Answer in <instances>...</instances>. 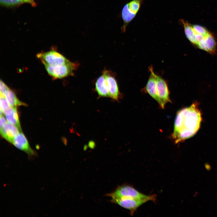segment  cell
Segmentation results:
<instances>
[{
    "label": "cell",
    "instance_id": "cell-1",
    "mask_svg": "<svg viewBox=\"0 0 217 217\" xmlns=\"http://www.w3.org/2000/svg\"><path fill=\"white\" fill-rule=\"evenodd\" d=\"M202 120L201 113L196 102L178 111L172 134L174 142L181 143L194 135L200 128Z\"/></svg>",
    "mask_w": 217,
    "mask_h": 217
},
{
    "label": "cell",
    "instance_id": "cell-2",
    "mask_svg": "<svg viewBox=\"0 0 217 217\" xmlns=\"http://www.w3.org/2000/svg\"><path fill=\"white\" fill-rule=\"evenodd\" d=\"M111 198H127L154 200L155 195H147L139 192L132 187L128 185L121 186L113 192L108 194Z\"/></svg>",
    "mask_w": 217,
    "mask_h": 217
},
{
    "label": "cell",
    "instance_id": "cell-3",
    "mask_svg": "<svg viewBox=\"0 0 217 217\" xmlns=\"http://www.w3.org/2000/svg\"><path fill=\"white\" fill-rule=\"evenodd\" d=\"M143 1L144 0H131L123 7L121 13L123 22L121 30L123 32L125 31L127 27L136 17Z\"/></svg>",
    "mask_w": 217,
    "mask_h": 217
},
{
    "label": "cell",
    "instance_id": "cell-4",
    "mask_svg": "<svg viewBox=\"0 0 217 217\" xmlns=\"http://www.w3.org/2000/svg\"><path fill=\"white\" fill-rule=\"evenodd\" d=\"M44 65L48 74L55 79H61L72 75L78 65L77 64L71 61L56 66Z\"/></svg>",
    "mask_w": 217,
    "mask_h": 217
},
{
    "label": "cell",
    "instance_id": "cell-5",
    "mask_svg": "<svg viewBox=\"0 0 217 217\" xmlns=\"http://www.w3.org/2000/svg\"><path fill=\"white\" fill-rule=\"evenodd\" d=\"M36 56L44 65L50 66L64 64L70 61L63 55L54 50L38 53Z\"/></svg>",
    "mask_w": 217,
    "mask_h": 217
},
{
    "label": "cell",
    "instance_id": "cell-6",
    "mask_svg": "<svg viewBox=\"0 0 217 217\" xmlns=\"http://www.w3.org/2000/svg\"><path fill=\"white\" fill-rule=\"evenodd\" d=\"M158 95L160 99L161 108L163 109L166 104L171 102L169 92L166 81L161 76L155 73Z\"/></svg>",
    "mask_w": 217,
    "mask_h": 217
},
{
    "label": "cell",
    "instance_id": "cell-7",
    "mask_svg": "<svg viewBox=\"0 0 217 217\" xmlns=\"http://www.w3.org/2000/svg\"><path fill=\"white\" fill-rule=\"evenodd\" d=\"M111 200L112 202L133 212L143 203L149 201L145 199L127 198H111Z\"/></svg>",
    "mask_w": 217,
    "mask_h": 217
},
{
    "label": "cell",
    "instance_id": "cell-8",
    "mask_svg": "<svg viewBox=\"0 0 217 217\" xmlns=\"http://www.w3.org/2000/svg\"><path fill=\"white\" fill-rule=\"evenodd\" d=\"M105 79L108 88L109 97L118 100L120 96V93L116 81L109 71L106 70L103 74Z\"/></svg>",
    "mask_w": 217,
    "mask_h": 217
},
{
    "label": "cell",
    "instance_id": "cell-9",
    "mask_svg": "<svg viewBox=\"0 0 217 217\" xmlns=\"http://www.w3.org/2000/svg\"><path fill=\"white\" fill-rule=\"evenodd\" d=\"M12 144L30 156L36 155L35 152L31 148L26 137L21 131L14 138Z\"/></svg>",
    "mask_w": 217,
    "mask_h": 217
},
{
    "label": "cell",
    "instance_id": "cell-10",
    "mask_svg": "<svg viewBox=\"0 0 217 217\" xmlns=\"http://www.w3.org/2000/svg\"><path fill=\"white\" fill-rule=\"evenodd\" d=\"M149 70L150 74L147 84L144 88V90L160 105V102L157 92L155 73L152 66L149 67Z\"/></svg>",
    "mask_w": 217,
    "mask_h": 217
},
{
    "label": "cell",
    "instance_id": "cell-11",
    "mask_svg": "<svg viewBox=\"0 0 217 217\" xmlns=\"http://www.w3.org/2000/svg\"><path fill=\"white\" fill-rule=\"evenodd\" d=\"M20 131L15 126L9 123H6L0 128L1 136L5 139L12 144L15 137Z\"/></svg>",
    "mask_w": 217,
    "mask_h": 217
},
{
    "label": "cell",
    "instance_id": "cell-12",
    "mask_svg": "<svg viewBox=\"0 0 217 217\" xmlns=\"http://www.w3.org/2000/svg\"><path fill=\"white\" fill-rule=\"evenodd\" d=\"M95 86V90L99 96L109 97L108 87L103 74L97 79Z\"/></svg>",
    "mask_w": 217,
    "mask_h": 217
},
{
    "label": "cell",
    "instance_id": "cell-13",
    "mask_svg": "<svg viewBox=\"0 0 217 217\" xmlns=\"http://www.w3.org/2000/svg\"><path fill=\"white\" fill-rule=\"evenodd\" d=\"M6 119L9 123L16 126L21 131L18 113L17 108L12 109L5 114Z\"/></svg>",
    "mask_w": 217,
    "mask_h": 217
},
{
    "label": "cell",
    "instance_id": "cell-14",
    "mask_svg": "<svg viewBox=\"0 0 217 217\" xmlns=\"http://www.w3.org/2000/svg\"><path fill=\"white\" fill-rule=\"evenodd\" d=\"M5 96L12 108H17L25 104L19 100L14 93L10 88L5 93Z\"/></svg>",
    "mask_w": 217,
    "mask_h": 217
},
{
    "label": "cell",
    "instance_id": "cell-15",
    "mask_svg": "<svg viewBox=\"0 0 217 217\" xmlns=\"http://www.w3.org/2000/svg\"><path fill=\"white\" fill-rule=\"evenodd\" d=\"M0 109L3 114L5 115L12 108L8 103L5 96L0 95Z\"/></svg>",
    "mask_w": 217,
    "mask_h": 217
},
{
    "label": "cell",
    "instance_id": "cell-16",
    "mask_svg": "<svg viewBox=\"0 0 217 217\" xmlns=\"http://www.w3.org/2000/svg\"><path fill=\"white\" fill-rule=\"evenodd\" d=\"M193 27L197 33L203 35H206L209 32L205 27L197 25H192Z\"/></svg>",
    "mask_w": 217,
    "mask_h": 217
},
{
    "label": "cell",
    "instance_id": "cell-17",
    "mask_svg": "<svg viewBox=\"0 0 217 217\" xmlns=\"http://www.w3.org/2000/svg\"><path fill=\"white\" fill-rule=\"evenodd\" d=\"M9 88L7 85L1 80L0 82V95L4 96L5 92Z\"/></svg>",
    "mask_w": 217,
    "mask_h": 217
},
{
    "label": "cell",
    "instance_id": "cell-18",
    "mask_svg": "<svg viewBox=\"0 0 217 217\" xmlns=\"http://www.w3.org/2000/svg\"><path fill=\"white\" fill-rule=\"evenodd\" d=\"M0 3L2 5L6 6L13 5L11 0H0Z\"/></svg>",
    "mask_w": 217,
    "mask_h": 217
},
{
    "label": "cell",
    "instance_id": "cell-19",
    "mask_svg": "<svg viewBox=\"0 0 217 217\" xmlns=\"http://www.w3.org/2000/svg\"><path fill=\"white\" fill-rule=\"evenodd\" d=\"M7 119L2 115H0V128L2 127L6 123H7Z\"/></svg>",
    "mask_w": 217,
    "mask_h": 217
},
{
    "label": "cell",
    "instance_id": "cell-20",
    "mask_svg": "<svg viewBox=\"0 0 217 217\" xmlns=\"http://www.w3.org/2000/svg\"><path fill=\"white\" fill-rule=\"evenodd\" d=\"M13 5H17L22 2L21 0H11Z\"/></svg>",
    "mask_w": 217,
    "mask_h": 217
},
{
    "label": "cell",
    "instance_id": "cell-21",
    "mask_svg": "<svg viewBox=\"0 0 217 217\" xmlns=\"http://www.w3.org/2000/svg\"><path fill=\"white\" fill-rule=\"evenodd\" d=\"M89 146L91 148H93L94 147L95 144L93 142L91 141L89 143Z\"/></svg>",
    "mask_w": 217,
    "mask_h": 217
},
{
    "label": "cell",
    "instance_id": "cell-22",
    "mask_svg": "<svg viewBox=\"0 0 217 217\" xmlns=\"http://www.w3.org/2000/svg\"><path fill=\"white\" fill-rule=\"evenodd\" d=\"M22 2H26L32 3L33 2V0H21Z\"/></svg>",
    "mask_w": 217,
    "mask_h": 217
}]
</instances>
